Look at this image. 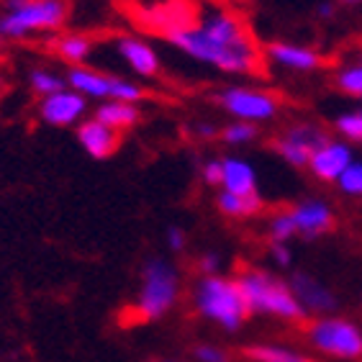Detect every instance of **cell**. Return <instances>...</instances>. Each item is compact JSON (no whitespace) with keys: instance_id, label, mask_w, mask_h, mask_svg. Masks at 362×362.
I'll return each instance as SVG.
<instances>
[{"instance_id":"6da1fadb","label":"cell","mask_w":362,"mask_h":362,"mask_svg":"<svg viewBox=\"0 0 362 362\" xmlns=\"http://www.w3.org/2000/svg\"><path fill=\"white\" fill-rule=\"evenodd\" d=\"M168 39L195 62L209 64L214 70L229 75H255L262 70L265 52L257 47L242 16L226 8L203 11L198 21L170 31Z\"/></svg>"},{"instance_id":"7a4b0ae2","label":"cell","mask_w":362,"mask_h":362,"mask_svg":"<svg viewBox=\"0 0 362 362\" xmlns=\"http://www.w3.org/2000/svg\"><path fill=\"white\" fill-rule=\"evenodd\" d=\"M237 283L244 293L250 314H265L272 319L291 321V324L306 319V311L300 308L298 298L293 296L288 280L275 278L267 270L250 267V270L239 272Z\"/></svg>"},{"instance_id":"3957f363","label":"cell","mask_w":362,"mask_h":362,"mask_svg":"<svg viewBox=\"0 0 362 362\" xmlns=\"http://www.w3.org/2000/svg\"><path fill=\"white\" fill-rule=\"evenodd\" d=\"M193 308L201 319L216 324L223 332H237L250 319V308L237 278H223V275L201 278L195 283Z\"/></svg>"},{"instance_id":"277c9868","label":"cell","mask_w":362,"mask_h":362,"mask_svg":"<svg viewBox=\"0 0 362 362\" xmlns=\"http://www.w3.org/2000/svg\"><path fill=\"white\" fill-rule=\"evenodd\" d=\"M180 298V272L165 257H149L141 267L134 316L139 321H160Z\"/></svg>"},{"instance_id":"5b68a950","label":"cell","mask_w":362,"mask_h":362,"mask_svg":"<svg viewBox=\"0 0 362 362\" xmlns=\"http://www.w3.org/2000/svg\"><path fill=\"white\" fill-rule=\"evenodd\" d=\"M67 21V0H8L0 13V39L23 42L34 34L59 31Z\"/></svg>"},{"instance_id":"8992f818","label":"cell","mask_w":362,"mask_h":362,"mask_svg":"<svg viewBox=\"0 0 362 362\" xmlns=\"http://www.w3.org/2000/svg\"><path fill=\"white\" fill-rule=\"evenodd\" d=\"M308 344L324 357L334 360H360L362 329L341 316H319L306 327Z\"/></svg>"},{"instance_id":"52a82bcc","label":"cell","mask_w":362,"mask_h":362,"mask_svg":"<svg viewBox=\"0 0 362 362\" xmlns=\"http://www.w3.org/2000/svg\"><path fill=\"white\" fill-rule=\"evenodd\" d=\"M67 88L85 98V100H119V103H134L144 98L141 85L124 80L116 75H105V72L90 70V67H70L67 72Z\"/></svg>"},{"instance_id":"ba28073f","label":"cell","mask_w":362,"mask_h":362,"mask_svg":"<svg viewBox=\"0 0 362 362\" xmlns=\"http://www.w3.org/2000/svg\"><path fill=\"white\" fill-rule=\"evenodd\" d=\"M216 100L229 116L255 126L262 124V121H272L280 111L278 95H272L267 90H257V88H237V85L223 88L216 95Z\"/></svg>"},{"instance_id":"9c48e42d","label":"cell","mask_w":362,"mask_h":362,"mask_svg":"<svg viewBox=\"0 0 362 362\" xmlns=\"http://www.w3.org/2000/svg\"><path fill=\"white\" fill-rule=\"evenodd\" d=\"M327 139V134L314 124H296L280 134L275 139V152L293 165V168H308L311 154L319 149L321 141Z\"/></svg>"},{"instance_id":"30bf717a","label":"cell","mask_w":362,"mask_h":362,"mask_svg":"<svg viewBox=\"0 0 362 362\" xmlns=\"http://www.w3.org/2000/svg\"><path fill=\"white\" fill-rule=\"evenodd\" d=\"M355 162V154H352V146L344 139H324L319 144L314 154H311V162H308V170L314 177L324 182H337L341 175L347 173V168Z\"/></svg>"},{"instance_id":"8fae6325","label":"cell","mask_w":362,"mask_h":362,"mask_svg":"<svg viewBox=\"0 0 362 362\" xmlns=\"http://www.w3.org/2000/svg\"><path fill=\"white\" fill-rule=\"evenodd\" d=\"M291 283L293 296L298 298L300 308L306 311V316H332V311L337 308V298L334 293L329 291L321 280H316L314 275L308 272H293V278L288 280Z\"/></svg>"},{"instance_id":"7c38bea8","label":"cell","mask_w":362,"mask_h":362,"mask_svg":"<svg viewBox=\"0 0 362 362\" xmlns=\"http://www.w3.org/2000/svg\"><path fill=\"white\" fill-rule=\"evenodd\" d=\"M293 218V226H296V234L306 239H316L321 234L332 231L334 226V211L332 206L319 198H308V201L296 203L293 209H288Z\"/></svg>"},{"instance_id":"4fadbf2b","label":"cell","mask_w":362,"mask_h":362,"mask_svg":"<svg viewBox=\"0 0 362 362\" xmlns=\"http://www.w3.org/2000/svg\"><path fill=\"white\" fill-rule=\"evenodd\" d=\"M85 111H88V100L80 93L70 90V88L44 98L42 105H39V116H42L44 124L59 126V129L75 126L85 116Z\"/></svg>"},{"instance_id":"5bb4252c","label":"cell","mask_w":362,"mask_h":362,"mask_svg":"<svg viewBox=\"0 0 362 362\" xmlns=\"http://www.w3.org/2000/svg\"><path fill=\"white\" fill-rule=\"evenodd\" d=\"M265 57L272 64L278 67H286L293 72H314L324 64V57L319 52L308 47H298V44H288V42H272L265 47Z\"/></svg>"},{"instance_id":"9a60e30c","label":"cell","mask_w":362,"mask_h":362,"mask_svg":"<svg viewBox=\"0 0 362 362\" xmlns=\"http://www.w3.org/2000/svg\"><path fill=\"white\" fill-rule=\"evenodd\" d=\"M77 141L93 160H108L116 154L121 144V134L100 124L98 119H88L77 126Z\"/></svg>"},{"instance_id":"2e32d148","label":"cell","mask_w":362,"mask_h":362,"mask_svg":"<svg viewBox=\"0 0 362 362\" xmlns=\"http://www.w3.org/2000/svg\"><path fill=\"white\" fill-rule=\"evenodd\" d=\"M116 49H119L121 59L139 77L160 75V57H157V52H154V47L149 42L136 39V36H119Z\"/></svg>"},{"instance_id":"e0dca14e","label":"cell","mask_w":362,"mask_h":362,"mask_svg":"<svg viewBox=\"0 0 362 362\" xmlns=\"http://www.w3.org/2000/svg\"><path fill=\"white\" fill-rule=\"evenodd\" d=\"M221 190L234 195H257V173L242 157H223Z\"/></svg>"},{"instance_id":"ac0fdd59","label":"cell","mask_w":362,"mask_h":362,"mask_svg":"<svg viewBox=\"0 0 362 362\" xmlns=\"http://www.w3.org/2000/svg\"><path fill=\"white\" fill-rule=\"evenodd\" d=\"M100 124H105L113 132H126L139 121V108L134 103H119V100H105L95 108V116Z\"/></svg>"},{"instance_id":"d6986e66","label":"cell","mask_w":362,"mask_h":362,"mask_svg":"<svg viewBox=\"0 0 362 362\" xmlns=\"http://www.w3.org/2000/svg\"><path fill=\"white\" fill-rule=\"evenodd\" d=\"M216 206L223 216H229V218H252L262 211L265 203H262V195L259 193L257 195H234V193H226V190H218Z\"/></svg>"},{"instance_id":"ffe728a7","label":"cell","mask_w":362,"mask_h":362,"mask_svg":"<svg viewBox=\"0 0 362 362\" xmlns=\"http://www.w3.org/2000/svg\"><path fill=\"white\" fill-rule=\"evenodd\" d=\"M54 52L72 67H83L85 59L93 54V39L88 34H62L57 36Z\"/></svg>"},{"instance_id":"44dd1931","label":"cell","mask_w":362,"mask_h":362,"mask_svg":"<svg viewBox=\"0 0 362 362\" xmlns=\"http://www.w3.org/2000/svg\"><path fill=\"white\" fill-rule=\"evenodd\" d=\"M247 357L252 362H316L314 357H306L296 349L280 347V344H255L247 349Z\"/></svg>"},{"instance_id":"7402d4cb","label":"cell","mask_w":362,"mask_h":362,"mask_svg":"<svg viewBox=\"0 0 362 362\" xmlns=\"http://www.w3.org/2000/svg\"><path fill=\"white\" fill-rule=\"evenodd\" d=\"M28 85H31V90L44 100V98L54 95V93H62L64 88H67V80L54 70L36 67V70L28 72Z\"/></svg>"},{"instance_id":"603a6c76","label":"cell","mask_w":362,"mask_h":362,"mask_svg":"<svg viewBox=\"0 0 362 362\" xmlns=\"http://www.w3.org/2000/svg\"><path fill=\"white\" fill-rule=\"evenodd\" d=\"M337 88L352 98H362V57L337 72Z\"/></svg>"},{"instance_id":"cb8c5ba5","label":"cell","mask_w":362,"mask_h":362,"mask_svg":"<svg viewBox=\"0 0 362 362\" xmlns=\"http://www.w3.org/2000/svg\"><path fill=\"white\" fill-rule=\"evenodd\" d=\"M337 132L344 141H355V144H362V108H355V111L341 113L339 119L334 121Z\"/></svg>"},{"instance_id":"d4e9b609","label":"cell","mask_w":362,"mask_h":362,"mask_svg":"<svg viewBox=\"0 0 362 362\" xmlns=\"http://www.w3.org/2000/svg\"><path fill=\"white\" fill-rule=\"evenodd\" d=\"M267 234H270V242H280V244H288L293 237H298L288 211H280V214H275V216L270 218V223H267Z\"/></svg>"},{"instance_id":"484cf974","label":"cell","mask_w":362,"mask_h":362,"mask_svg":"<svg viewBox=\"0 0 362 362\" xmlns=\"http://www.w3.org/2000/svg\"><path fill=\"white\" fill-rule=\"evenodd\" d=\"M223 141L231 146H242V144H250V141L257 139V126L255 124H244V121H234L229 124L226 129L221 132Z\"/></svg>"},{"instance_id":"4316f807","label":"cell","mask_w":362,"mask_h":362,"mask_svg":"<svg viewBox=\"0 0 362 362\" xmlns=\"http://www.w3.org/2000/svg\"><path fill=\"white\" fill-rule=\"evenodd\" d=\"M193 357L198 362H229V355L216 344H198L193 349Z\"/></svg>"},{"instance_id":"83f0119b","label":"cell","mask_w":362,"mask_h":362,"mask_svg":"<svg viewBox=\"0 0 362 362\" xmlns=\"http://www.w3.org/2000/svg\"><path fill=\"white\" fill-rule=\"evenodd\" d=\"M201 177H203V182H209V185H214V188H221L223 160H209V162H203Z\"/></svg>"},{"instance_id":"f1b7e54d","label":"cell","mask_w":362,"mask_h":362,"mask_svg":"<svg viewBox=\"0 0 362 362\" xmlns=\"http://www.w3.org/2000/svg\"><path fill=\"white\" fill-rule=\"evenodd\" d=\"M270 257L272 262L283 270L293 265V252H291V244H280V242H270Z\"/></svg>"},{"instance_id":"f546056e","label":"cell","mask_w":362,"mask_h":362,"mask_svg":"<svg viewBox=\"0 0 362 362\" xmlns=\"http://www.w3.org/2000/svg\"><path fill=\"white\" fill-rule=\"evenodd\" d=\"M198 270H201L203 278H214V275H221V257L216 252H206L201 259H198Z\"/></svg>"},{"instance_id":"4dcf8cb0","label":"cell","mask_w":362,"mask_h":362,"mask_svg":"<svg viewBox=\"0 0 362 362\" xmlns=\"http://www.w3.org/2000/svg\"><path fill=\"white\" fill-rule=\"evenodd\" d=\"M168 250L170 252H182L185 250V244H188V237H185V231L180 226H170L168 229Z\"/></svg>"},{"instance_id":"1f68e13d","label":"cell","mask_w":362,"mask_h":362,"mask_svg":"<svg viewBox=\"0 0 362 362\" xmlns=\"http://www.w3.org/2000/svg\"><path fill=\"white\" fill-rule=\"evenodd\" d=\"M316 13H319V18H327V16L334 13V6H332V3H321V6L316 8Z\"/></svg>"},{"instance_id":"d6a6232c","label":"cell","mask_w":362,"mask_h":362,"mask_svg":"<svg viewBox=\"0 0 362 362\" xmlns=\"http://www.w3.org/2000/svg\"><path fill=\"white\" fill-rule=\"evenodd\" d=\"M198 134H201V136H214V134H216V129H214L211 124H201V126H198Z\"/></svg>"},{"instance_id":"836d02e7","label":"cell","mask_w":362,"mask_h":362,"mask_svg":"<svg viewBox=\"0 0 362 362\" xmlns=\"http://www.w3.org/2000/svg\"><path fill=\"white\" fill-rule=\"evenodd\" d=\"M341 3H362V0H341Z\"/></svg>"},{"instance_id":"e575fe53","label":"cell","mask_w":362,"mask_h":362,"mask_svg":"<svg viewBox=\"0 0 362 362\" xmlns=\"http://www.w3.org/2000/svg\"><path fill=\"white\" fill-rule=\"evenodd\" d=\"M160 362H168V360H160Z\"/></svg>"}]
</instances>
